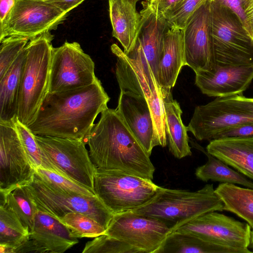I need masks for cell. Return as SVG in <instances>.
<instances>
[{
  "instance_id": "cell-10",
  "label": "cell",
  "mask_w": 253,
  "mask_h": 253,
  "mask_svg": "<svg viewBox=\"0 0 253 253\" xmlns=\"http://www.w3.org/2000/svg\"><path fill=\"white\" fill-rule=\"evenodd\" d=\"M34 135L42 153V169L57 173L94 190L96 168L84 141Z\"/></svg>"
},
{
  "instance_id": "cell-23",
  "label": "cell",
  "mask_w": 253,
  "mask_h": 253,
  "mask_svg": "<svg viewBox=\"0 0 253 253\" xmlns=\"http://www.w3.org/2000/svg\"><path fill=\"white\" fill-rule=\"evenodd\" d=\"M139 0H109L112 35L121 43L127 54L131 48L139 30L141 15L136 9Z\"/></svg>"
},
{
  "instance_id": "cell-38",
  "label": "cell",
  "mask_w": 253,
  "mask_h": 253,
  "mask_svg": "<svg viewBox=\"0 0 253 253\" xmlns=\"http://www.w3.org/2000/svg\"><path fill=\"white\" fill-rule=\"evenodd\" d=\"M182 0H146L145 2L158 15H164Z\"/></svg>"
},
{
  "instance_id": "cell-34",
  "label": "cell",
  "mask_w": 253,
  "mask_h": 253,
  "mask_svg": "<svg viewBox=\"0 0 253 253\" xmlns=\"http://www.w3.org/2000/svg\"><path fill=\"white\" fill-rule=\"evenodd\" d=\"M29 41L25 38L10 37L0 41V79L4 75Z\"/></svg>"
},
{
  "instance_id": "cell-7",
  "label": "cell",
  "mask_w": 253,
  "mask_h": 253,
  "mask_svg": "<svg viewBox=\"0 0 253 253\" xmlns=\"http://www.w3.org/2000/svg\"><path fill=\"white\" fill-rule=\"evenodd\" d=\"M160 186L152 180L119 170L96 168V195L114 214L134 210L150 201Z\"/></svg>"
},
{
  "instance_id": "cell-20",
  "label": "cell",
  "mask_w": 253,
  "mask_h": 253,
  "mask_svg": "<svg viewBox=\"0 0 253 253\" xmlns=\"http://www.w3.org/2000/svg\"><path fill=\"white\" fill-rule=\"evenodd\" d=\"M116 110L150 156L154 147L158 145L151 112L146 100L131 92L120 90Z\"/></svg>"
},
{
  "instance_id": "cell-41",
  "label": "cell",
  "mask_w": 253,
  "mask_h": 253,
  "mask_svg": "<svg viewBox=\"0 0 253 253\" xmlns=\"http://www.w3.org/2000/svg\"><path fill=\"white\" fill-rule=\"evenodd\" d=\"M16 0H0V23L2 22L15 5Z\"/></svg>"
},
{
  "instance_id": "cell-9",
  "label": "cell",
  "mask_w": 253,
  "mask_h": 253,
  "mask_svg": "<svg viewBox=\"0 0 253 253\" xmlns=\"http://www.w3.org/2000/svg\"><path fill=\"white\" fill-rule=\"evenodd\" d=\"M117 57L115 73L120 90L143 96L151 112L158 146L165 147L167 138L165 115L161 87L152 71L145 70L138 62L129 58L116 44L111 45Z\"/></svg>"
},
{
  "instance_id": "cell-39",
  "label": "cell",
  "mask_w": 253,
  "mask_h": 253,
  "mask_svg": "<svg viewBox=\"0 0 253 253\" xmlns=\"http://www.w3.org/2000/svg\"><path fill=\"white\" fill-rule=\"evenodd\" d=\"M251 136H253V123L239 126L226 130L218 134L215 139Z\"/></svg>"
},
{
  "instance_id": "cell-11",
  "label": "cell",
  "mask_w": 253,
  "mask_h": 253,
  "mask_svg": "<svg viewBox=\"0 0 253 253\" xmlns=\"http://www.w3.org/2000/svg\"><path fill=\"white\" fill-rule=\"evenodd\" d=\"M67 14L50 0H16L0 23V41L10 37L31 40L55 29Z\"/></svg>"
},
{
  "instance_id": "cell-14",
  "label": "cell",
  "mask_w": 253,
  "mask_h": 253,
  "mask_svg": "<svg viewBox=\"0 0 253 253\" xmlns=\"http://www.w3.org/2000/svg\"><path fill=\"white\" fill-rule=\"evenodd\" d=\"M35 172L14 122H0V196L29 183Z\"/></svg>"
},
{
  "instance_id": "cell-16",
  "label": "cell",
  "mask_w": 253,
  "mask_h": 253,
  "mask_svg": "<svg viewBox=\"0 0 253 253\" xmlns=\"http://www.w3.org/2000/svg\"><path fill=\"white\" fill-rule=\"evenodd\" d=\"M210 0H205L188 19L182 32L185 66L194 72H212Z\"/></svg>"
},
{
  "instance_id": "cell-30",
  "label": "cell",
  "mask_w": 253,
  "mask_h": 253,
  "mask_svg": "<svg viewBox=\"0 0 253 253\" xmlns=\"http://www.w3.org/2000/svg\"><path fill=\"white\" fill-rule=\"evenodd\" d=\"M5 205L19 217L30 232L32 230L38 211L23 186L11 190L5 196H0V205Z\"/></svg>"
},
{
  "instance_id": "cell-19",
  "label": "cell",
  "mask_w": 253,
  "mask_h": 253,
  "mask_svg": "<svg viewBox=\"0 0 253 253\" xmlns=\"http://www.w3.org/2000/svg\"><path fill=\"white\" fill-rule=\"evenodd\" d=\"M195 84L210 97L243 94L253 80V65L216 67L195 73Z\"/></svg>"
},
{
  "instance_id": "cell-13",
  "label": "cell",
  "mask_w": 253,
  "mask_h": 253,
  "mask_svg": "<svg viewBox=\"0 0 253 253\" xmlns=\"http://www.w3.org/2000/svg\"><path fill=\"white\" fill-rule=\"evenodd\" d=\"M170 232L162 221L127 211L114 214L105 234L126 243L140 253H156Z\"/></svg>"
},
{
  "instance_id": "cell-28",
  "label": "cell",
  "mask_w": 253,
  "mask_h": 253,
  "mask_svg": "<svg viewBox=\"0 0 253 253\" xmlns=\"http://www.w3.org/2000/svg\"><path fill=\"white\" fill-rule=\"evenodd\" d=\"M215 192L223 202V211L244 219L253 230V189L221 183Z\"/></svg>"
},
{
  "instance_id": "cell-2",
  "label": "cell",
  "mask_w": 253,
  "mask_h": 253,
  "mask_svg": "<svg viewBox=\"0 0 253 253\" xmlns=\"http://www.w3.org/2000/svg\"><path fill=\"white\" fill-rule=\"evenodd\" d=\"M100 114L86 141L96 168L152 180L155 168L150 156L117 110L107 108Z\"/></svg>"
},
{
  "instance_id": "cell-17",
  "label": "cell",
  "mask_w": 253,
  "mask_h": 253,
  "mask_svg": "<svg viewBox=\"0 0 253 253\" xmlns=\"http://www.w3.org/2000/svg\"><path fill=\"white\" fill-rule=\"evenodd\" d=\"M142 4L140 26L131 48L126 54L145 70L151 69L157 81V64L166 34L170 28L163 15L156 14L145 1Z\"/></svg>"
},
{
  "instance_id": "cell-40",
  "label": "cell",
  "mask_w": 253,
  "mask_h": 253,
  "mask_svg": "<svg viewBox=\"0 0 253 253\" xmlns=\"http://www.w3.org/2000/svg\"><path fill=\"white\" fill-rule=\"evenodd\" d=\"M84 0H50V1L63 11L68 13Z\"/></svg>"
},
{
  "instance_id": "cell-15",
  "label": "cell",
  "mask_w": 253,
  "mask_h": 253,
  "mask_svg": "<svg viewBox=\"0 0 253 253\" xmlns=\"http://www.w3.org/2000/svg\"><path fill=\"white\" fill-rule=\"evenodd\" d=\"M175 231L191 234L205 240L253 253L249 249L252 231L249 224L217 211L201 215Z\"/></svg>"
},
{
  "instance_id": "cell-12",
  "label": "cell",
  "mask_w": 253,
  "mask_h": 253,
  "mask_svg": "<svg viewBox=\"0 0 253 253\" xmlns=\"http://www.w3.org/2000/svg\"><path fill=\"white\" fill-rule=\"evenodd\" d=\"M95 64L77 42H65L53 47L51 56L48 93H60L86 87L98 79Z\"/></svg>"
},
{
  "instance_id": "cell-24",
  "label": "cell",
  "mask_w": 253,
  "mask_h": 253,
  "mask_svg": "<svg viewBox=\"0 0 253 253\" xmlns=\"http://www.w3.org/2000/svg\"><path fill=\"white\" fill-rule=\"evenodd\" d=\"M165 130L169 142V150L176 158L191 156L188 129L181 119L182 110L178 102L172 97L171 91L163 94Z\"/></svg>"
},
{
  "instance_id": "cell-27",
  "label": "cell",
  "mask_w": 253,
  "mask_h": 253,
  "mask_svg": "<svg viewBox=\"0 0 253 253\" xmlns=\"http://www.w3.org/2000/svg\"><path fill=\"white\" fill-rule=\"evenodd\" d=\"M192 146L200 150L208 158L207 163L198 167L195 171V175L200 180L207 182L211 180L223 183L239 184L253 189V181L233 169L223 162L210 154L205 148L194 140L189 139Z\"/></svg>"
},
{
  "instance_id": "cell-1",
  "label": "cell",
  "mask_w": 253,
  "mask_h": 253,
  "mask_svg": "<svg viewBox=\"0 0 253 253\" xmlns=\"http://www.w3.org/2000/svg\"><path fill=\"white\" fill-rule=\"evenodd\" d=\"M109 100L99 79L81 88L48 93L27 127L34 135L81 140L86 144L95 120L108 108Z\"/></svg>"
},
{
  "instance_id": "cell-33",
  "label": "cell",
  "mask_w": 253,
  "mask_h": 253,
  "mask_svg": "<svg viewBox=\"0 0 253 253\" xmlns=\"http://www.w3.org/2000/svg\"><path fill=\"white\" fill-rule=\"evenodd\" d=\"M83 253H140L126 243L111 236L103 234L87 242Z\"/></svg>"
},
{
  "instance_id": "cell-36",
  "label": "cell",
  "mask_w": 253,
  "mask_h": 253,
  "mask_svg": "<svg viewBox=\"0 0 253 253\" xmlns=\"http://www.w3.org/2000/svg\"><path fill=\"white\" fill-rule=\"evenodd\" d=\"M205 0H182L164 16L170 28L182 30L194 11Z\"/></svg>"
},
{
  "instance_id": "cell-4",
  "label": "cell",
  "mask_w": 253,
  "mask_h": 253,
  "mask_svg": "<svg viewBox=\"0 0 253 253\" xmlns=\"http://www.w3.org/2000/svg\"><path fill=\"white\" fill-rule=\"evenodd\" d=\"M52 39L46 33L30 40L25 47L16 117L27 126L36 119L48 93Z\"/></svg>"
},
{
  "instance_id": "cell-3",
  "label": "cell",
  "mask_w": 253,
  "mask_h": 253,
  "mask_svg": "<svg viewBox=\"0 0 253 253\" xmlns=\"http://www.w3.org/2000/svg\"><path fill=\"white\" fill-rule=\"evenodd\" d=\"M223 206L212 184L193 192L160 186L150 201L130 211L157 219L173 232L206 213L223 211Z\"/></svg>"
},
{
  "instance_id": "cell-44",
  "label": "cell",
  "mask_w": 253,
  "mask_h": 253,
  "mask_svg": "<svg viewBox=\"0 0 253 253\" xmlns=\"http://www.w3.org/2000/svg\"></svg>"
},
{
  "instance_id": "cell-18",
  "label": "cell",
  "mask_w": 253,
  "mask_h": 253,
  "mask_svg": "<svg viewBox=\"0 0 253 253\" xmlns=\"http://www.w3.org/2000/svg\"><path fill=\"white\" fill-rule=\"evenodd\" d=\"M78 242L58 219L38 210L29 239L13 253H63Z\"/></svg>"
},
{
  "instance_id": "cell-42",
  "label": "cell",
  "mask_w": 253,
  "mask_h": 253,
  "mask_svg": "<svg viewBox=\"0 0 253 253\" xmlns=\"http://www.w3.org/2000/svg\"><path fill=\"white\" fill-rule=\"evenodd\" d=\"M245 12L249 23L252 37L253 38V0H246Z\"/></svg>"
},
{
  "instance_id": "cell-21",
  "label": "cell",
  "mask_w": 253,
  "mask_h": 253,
  "mask_svg": "<svg viewBox=\"0 0 253 253\" xmlns=\"http://www.w3.org/2000/svg\"><path fill=\"white\" fill-rule=\"evenodd\" d=\"M185 66L182 30L171 28L166 34L157 67V80L163 94L171 91Z\"/></svg>"
},
{
  "instance_id": "cell-35",
  "label": "cell",
  "mask_w": 253,
  "mask_h": 253,
  "mask_svg": "<svg viewBox=\"0 0 253 253\" xmlns=\"http://www.w3.org/2000/svg\"><path fill=\"white\" fill-rule=\"evenodd\" d=\"M14 124L32 166L35 170L39 168L42 169L43 166L42 153L34 134L27 126L19 122L17 118L14 121Z\"/></svg>"
},
{
  "instance_id": "cell-31",
  "label": "cell",
  "mask_w": 253,
  "mask_h": 253,
  "mask_svg": "<svg viewBox=\"0 0 253 253\" xmlns=\"http://www.w3.org/2000/svg\"><path fill=\"white\" fill-rule=\"evenodd\" d=\"M58 219L77 238H94L106 233V229L100 223L82 213L69 212Z\"/></svg>"
},
{
  "instance_id": "cell-29",
  "label": "cell",
  "mask_w": 253,
  "mask_h": 253,
  "mask_svg": "<svg viewBox=\"0 0 253 253\" xmlns=\"http://www.w3.org/2000/svg\"><path fill=\"white\" fill-rule=\"evenodd\" d=\"M30 231L18 215L5 205H0V253H13L29 238Z\"/></svg>"
},
{
  "instance_id": "cell-5",
  "label": "cell",
  "mask_w": 253,
  "mask_h": 253,
  "mask_svg": "<svg viewBox=\"0 0 253 253\" xmlns=\"http://www.w3.org/2000/svg\"><path fill=\"white\" fill-rule=\"evenodd\" d=\"M210 10L214 69L253 65V38L238 17L228 8L211 0Z\"/></svg>"
},
{
  "instance_id": "cell-32",
  "label": "cell",
  "mask_w": 253,
  "mask_h": 253,
  "mask_svg": "<svg viewBox=\"0 0 253 253\" xmlns=\"http://www.w3.org/2000/svg\"><path fill=\"white\" fill-rule=\"evenodd\" d=\"M35 173L46 183L58 190L87 196H96L94 190L57 173L40 168L36 169Z\"/></svg>"
},
{
  "instance_id": "cell-22",
  "label": "cell",
  "mask_w": 253,
  "mask_h": 253,
  "mask_svg": "<svg viewBox=\"0 0 253 253\" xmlns=\"http://www.w3.org/2000/svg\"><path fill=\"white\" fill-rule=\"evenodd\" d=\"M206 150L253 180V136L213 139L210 141Z\"/></svg>"
},
{
  "instance_id": "cell-37",
  "label": "cell",
  "mask_w": 253,
  "mask_h": 253,
  "mask_svg": "<svg viewBox=\"0 0 253 253\" xmlns=\"http://www.w3.org/2000/svg\"><path fill=\"white\" fill-rule=\"evenodd\" d=\"M226 7L239 18L243 26L252 37L251 29L245 12L246 0H211Z\"/></svg>"
},
{
  "instance_id": "cell-6",
  "label": "cell",
  "mask_w": 253,
  "mask_h": 253,
  "mask_svg": "<svg viewBox=\"0 0 253 253\" xmlns=\"http://www.w3.org/2000/svg\"><path fill=\"white\" fill-rule=\"evenodd\" d=\"M253 123V98L240 94L197 106L187 127L198 140L211 141L226 130Z\"/></svg>"
},
{
  "instance_id": "cell-43",
  "label": "cell",
  "mask_w": 253,
  "mask_h": 253,
  "mask_svg": "<svg viewBox=\"0 0 253 253\" xmlns=\"http://www.w3.org/2000/svg\"><path fill=\"white\" fill-rule=\"evenodd\" d=\"M249 247H250L252 249V252L253 253V230H252L251 231V241Z\"/></svg>"
},
{
  "instance_id": "cell-8",
  "label": "cell",
  "mask_w": 253,
  "mask_h": 253,
  "mask_svg": "<svg viewBox=\"0 0 253 253\" xmlns=\"http://www.w3.org/2000/svg\"><path fill=\"white\" fill-rule=\"evenodd\" d=\"M23 187L38 210L57 219L69 212H78L93 218L107 229L114 215L96 195L91 197L58 190L36 173L32 181Z\"/></svg>"
},
{
  "instance_id": "cell-25",
  "label": "cell",
  "mask_w": 253,
  "mask_h": 253,
  "mask_svg": "<svg viewBox=\"0 0 253 253\" xmlns=\"http://www.w3.org/2000/svg\"><path fill=\"white\" fill-rule=\"evenodd\" d=\"M156 253H249L247 251L210 241L195 235L170 232Z\"/></svg>"
},
{
  "instance_id": "cell-26",
  "label": "cell",
  "mask_w": 253,
  "mask_h": 253,
  "mask_svg": "<svg viewBox=\"0 0 253 253\" xmlns=\"http://www.w3.org/2000/svg\"><path fill=\"white\" fill-rule=\"evenodd\" d=\"M25 55V47L0 79V122L12 123L17 118L19 83Z\"/></svg>"
}]
</instances>
